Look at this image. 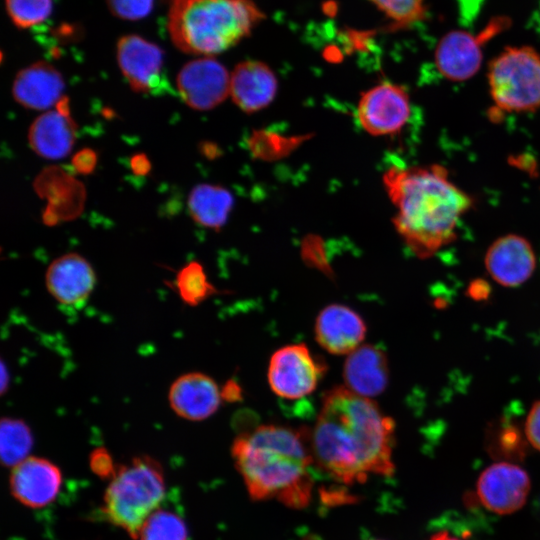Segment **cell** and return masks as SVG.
Segmentation results:
<instances>
[{
  "label": "cell",
  "instance_id": "obj_1",
  "mask_svg": "<svg viewBox=\"0 0 540 540\" xmlns=\"http://www.w3.org/2000/svg\"><path fill=\"white\" fill-rule=\"evenodd\" d=\"M394 420L345 386L328 390L310 432L314 464L344 485L394 473Z\"/></svg>",
  "mask_w": 540,
  "mask_h": 540
},
{
  "label": "cell",
  "instance_id": "obj_2",
  "mask_svg": "<svg viewBox=\"0 0 540 540\" xmlns=\"http://www.w3.org/2000/svg\"><path fill=\"white\" fill-rule=\"evenodd\" d=\"M396 213L395 230L418 258L432 257L457 237L462 217L473 199L457 186L440 164L391 166L383 175Z\"/></svg>",
  "mask_w": 540,
  "mask_h": 540
},
{
  "label": "cell",
  "instance_id": "obj_3",
  "mask_svg": "<svg viewBox=\"0 0 540 540\" xmlns=\"http://www.w3.org/2000/svg\"><path fill=\"white\" fill-rule=\"evenodd\" d=\"M231 452L251 499L308 505L314 459L307 429L263 424L237 436Z\"/></svg>",
  "mask_w": 540,
  "mask_h": 540
},
{
  "label": "cell",
  "instance_id": "obj_4",
  "mask_svg": "<svg viewBox=\"0 0 540 540\" xmlns=\"http://www.w3.org/2000/svg\"><path fill=\"white\" fill-rule=\"evenodd\" d=\"M263 18L253 0H169L167 31L180 51L212 57L247 37Z\"/></svg>",
  "mask_w": 540,
  "mask_h": 540
},
{
  "label": "cell",
  "instance_id": "obj_5",
  "mask_svg": "<svg viewBox=\"0 0 540 540\" xmlns=\"http://www.w3.org/2000/svg\"><path fill=\"white\" fill-rule=\"evenodd\" d=\"M165 495L163 469L142 455L116 468L105 491L103 512L115 526L133 539L157 509Z\"/></svg>",
  "mask_w": 540,
  "mask_h": 540
},
{
  "label": "cell",
  "instance_id": "obj_6",
  "mask_svg": "<svg viewBox=\"0 0 540 540\" xmlns=\"http://www.w3.org/2000/svg\"><path fill=\"white\" fill-rule=\"evenodd\" d=\"M489 94L502 113H525L540 107V54L531 47H508L488 68Z\"/></svg>",
  "mask_w": 540,
  "mask_h": 540
},
{
  "label": "cell",
  "instance_id": "obj_7",
  "mask_svg": "<svg viewBox=\"0 0 540 540\" xmlns=\"http://www.w3.org/2000/svg\"><path fill=\"white\" fill-rule=\"evenodd\" d=\"M327 367L304 343L283 346L269 361L267 379L272 392L287 400L310 395Z\"/></svg>",
  "mask_w": 540,
  "mask_h": 540
},
{
  "label": "cell",
  "instance_id": "obj_8",
  "mask_svg": "<svg viewBox=\"0 0 540 540\" xmlns=\"http://www.w3.org/2000/svg\"><path fill=\"white\" fill-rule=\"evenodd\" d=\"M507 20L497 18L478 34L452 31L439 42L435 51V64L448 80L461 82L473 77L479 70L484 44L498 34Z\"/></svg>",
  "mask_w": 540,
  "mask_h": 540
},
{
  "label": "cell",
  "instance_id": "obj_9",
  "mask_svg": "<svg viewBox=\"0 0 540 540\" xmlns=\"http://www.w3.org/2000/svg\"><path fill=\"white\" fill-rule=\"evenodd\" d=\"M411 114V102L404 87L380 83L363 92L357 105L361 127L373 136L393 135L402 130Z\"/></svg>",
  "mask_w": 540,
  "mask_h": 540
},
{
  "label": "cell",
  "instance_id": "obj_10",
  "mask_svg": "<svg viewBox=\"0 0 540 540\" xmlns=\"http://www.w3.org/2000/svg\"><path fill=\"white\" fill-rule=\"evenodd\" d=\"M530 489L528 473L519 465L505 461L485 468L476 483L480 503L498 515L520 510L527 501Z\"/></svg>",
  "mask_w": 540,
  "mask_h": 540
},
{
  "label": "cell",
  "instance_id": "obj_11",
  "mask_svg": "<svg viewBox=\"0 0 540 540\" xmlns=\"http://www.w3.org/2000/svg\"><path fill=\"white\" fill-rule=\"evenodd\" d=\"M226 67L210 56L187 62L178 72L176 87L181 99L192 109L210 110L230 95Z\"/></svg>",
  "mask_w": 540,
  "mask_h": 540
},
{
  "label": "cell",
  "instance_id": "obj_12",
  "mask_svg": "<svg viewBox=\"0 0 540 540\" xmlns=\"http://www.w3.org/2000/svg\"><path fill=\"white\" fill-rule=\"evenodd\" d=\"M116 58L133 91L153 93L163 85L164 55L155 43L136 34L124 35L117 42Z\"/></svg>",
  "mask_w": 540,
  "mask_h": 540
},
{
  "label": "cell",
  "instance_id": "obj_13",
  "mask_svg": "<svg viewBox=\"0 0 540 540\" xmlns=\"http://www.w3.org/2000/svg\"><path fill=\"white\" fill-rule=\"evenodd\" d=\"M484 264L496 283L504 287H517L534 273L536 255L528 239L518 234H506L489 246Z\"/></svg>",
  "mask_w": 540,
  "mask_h": 540
},
{
  "label": "cell",
  "instance_id": "obj_14",
  "mask_svg": "<svg viewBox=\"0 0 540 540\" xmlns=\"http://www.w3.org/2000/svg\"><path fill=\"white\" fill-rule=\"evenodd\" d=\"M9 483L16 500L30 508H41L58 495L62 474L51 461L29 456L12 468Z\"/></svg>",
  "mask_w": 540,
  "mask_h": 540
},
{
  "label": "cell",
  "instance_id": "obj_15",
  "mask_svg": "<svg viewBox=\"0 0 540 540\" xmlns=\"http://www.w3.org/2000/svg\"><path fill=\"white\" fill-rule=\"evenodd\" d=\"M367 332L363 318L352 308L334 303L318 314L314 335L317 343L330 354L348 355L361 346Z\"/></svg>",
  "mask_w": 540,
  "mask_h": 540
},
{
  "label": "cell",
  "instance_id": "obj_16",
  "mask_svg": "<svg viewBox=\"0 0 540 540\" xmlns=\"http://www.w3.org/2000/svg\"><path fill=\"white\" fill-rule=\"evenodd\" d=\"M49 294L60 304L77 306L85 302L96 285L91 264L77 253H68L53 260L45 274Z\"/></svg>",
  "mask_w": 540,
  "mask_h": 540
},
{
  "label": "cell",
  "instance_id": "obj_17",
  "mask_svg": "<svg viewBox=\"0 0 540 540\" xmlns=\"http://www.w3.org/2000/svg\"><path fill=\"white\" fill-rule=\"evenodd\" d=\"M222 400L221 389L209 375L189 372L179 376L170 386L168 401L181 418L202 421L212 416Z\"/></svg>",
  "mask_w": 540,
  "mask_h": 540
},
{
  "label": "cell",
  "instance_id": "obj_18",
  "mask_svg": "<svg viewBox=\"0 0 540 540\" xmlns=\"http://www.w3.org/2000/svg\"><path fill=\"white\" fill-rule=\"evenodd\" d=\"M278 88L276 75L271 68L257 60L237 64L231 73L230 96L246 113H254L267 107Z\"/></svg>",
  "mask_w": 540,
  "mask_h": 540
},
{
  "label": "cell",
  "instance_id": "obj_19",
  "mask_svg": "<svg viewBox=\"0 0 540 540\" xmlns=\"http://www.w3.org/2000/svg\"><path fill=\"white\" fill-rule=\"evenodd\" d=\"M65 82L61 73L46 61H37L20 70L12 85L17 103L33 110H47L62 99Z\"/></svg>",
  "mask_w": 540,
  "mask_h": 540
},
{
  "label": "cell",
  "instance_id": "obj_20",
  "mask_svg": "<svg viewBox=\"0 0 540 540\" xmlns=\"http://www.w3.org/2000/svg\"><path fill=\"white\" fill-rule=\"evenodd\" d=\"M345 387L372 398L380 395L389 382V364L385 351L372 344L359 346L347 355L343 368Z\"/></svg>",
  "mask_w": 540,
  "mask_h": 540
},
{
  "label": "cell",
  "instance_id": "obj_21",
  "mask_svg": "<svg viewBox=\"0 0 540 540\" xmlns=\"http://www.w3.org/2000/svg\"><path fill=\"white\" fill-rule=\"evenodd\" d=\"M76 124L70 115L49 110L37 117L28 131V142L39 156L57 160L66 157L75 142Z\"/></svg>",
  "mask_w": 540,
  "mask_h": 540
},
{
  "label": "cell",
  "instance_id": "obj_22",
  "mask_svg": "<svg viewBox=\"0 0 540 540\" xmlns=\"http://www.w3.org/2000/svg\"><path fill=\"white\" fill-rule=\"evenodd\" d=\"M232 206V194L217 185H197L188 197V209L192 219L202 227L214 230L225 224Z\"/></svg>",
  "mask_w": 540,
  "mask_h": 540
},
{
  "label": "cell",
  "instance_id": "obj_23",
  "mask_svg": "<svg viewBox=\"0 0 540 540\" xmlns=\"http://www.w3.org/2000/svg\"><path fill=\"white\" fill-rule=\"evenodd\" d=\"M33 446L30 427L21 419L2 418L0 425V454L2 464L14 467L27 457Z\"/></svg>",
  "mask_w": 540,
  "mask_h": 540
},
{
  "label": "cell",
  "instance_id": "obj_24",
  "mask_svg": "<svg viewBox=\"0 0 540 540\" xmlns=\"http://www.w3.org/2000/svg\"><path fill=\"white\" fill-rule=\"evenodd\" d=\"M174 285L181 300L189 306H198L218 292L197 261L187 263L178 271Z\"/></svg>",
  "mask_w": 540,
  "mask_h": 540
},
{
  "label": "cell",
  "instance_id": "obj_25",
  "mask_svg": "<svg viewBox=\"0 0 540 540\" xmlns=\"http://www.w3.org/2000/svg\"><path fill=\"white\" fill-rule=\"evenodd\" d=\"M139 540H187V527L177 514L157 509L143 524Z\"/></svg>",
  "mask_w": 540,
  "mask_h": 540
},
{
  "label": "cell",
  "instance_id": "obj_26",
  "mask_svg": "<svg viewBox=\"0 0 540 540\" xmlns=\"http://www.w3.org/2000/svg\"><path fill=\"white\" fill-rule=\"evenodd\" d=\"M5 8L17 28L28 29L43 23L51 15L53 0H5Z\"/></svg>",
  "mask_w": 540,
  "mask_h": 540
},
{
  "label": "cell",
  "instance_id": "obj_27",
  "mask_svg": "<svg viewBox=\"0 0 540 540\" xmlns=\"http://www.w3.org/2000/svg\"><path fill=\"white\" fill-rule=\"evenodd\" d=\"M398 26L410 25L424 16V0H370Z\"/></svg>",
  "mask_w": 540,
  "mask_h": 540
},
{
  "label": "cell",
  "instance_id": "obj_28",
  "mask_svg": "<svg viewBox=\"0 0 540 540\" xmlns=\"http://www.w3.org/2000/svg\"><path fill=\"white\" fill-rule=\"evenodd\" d=\"M110 12L122 20L136 21L147 17L154 0H106Z\"/></svg>",
  "mask_w": 540,
  "mask_h": 540
},
{
  "label": "cell",
  "instance_id": "obj_29",
  "mask_svg": "<svg viewBox=\"0 0 540 540\" xmlns=\"http://www.w3.org/2000/svg\"><path fill=\"white\" fill-rule=\"evenodd\" d=\"M89 464L92 471L102 478H112L117 468L113 464L110 453L102 447L95 449L90 454Z\"/></svg>",
  "mask_w": 540,
  "mask_h": 540
},
{
  "label": "cell",
  "instance_id": "obj_30",
  "mask_svg": "<svg viewBox=\"0 0 540 540\" xmlns=\"http://www.w3.org/2000/svg\"><path fill=\"white\" fill-rule=\"evenodd\" d=\"M524 433L528 443L540 452V400L536 401L528 412Z\"/></svg>",
  "mask_w": 540,
  "mask_h": 540
},
{
  "label": "cell",
  "instance_id": "obj_31",
  "mask_svg": "<svg viewBox=\"0 0 540 540\" xmlns=\"http://www.w3.org/2000/svg\"><path fill=\"white\" fill-rule=\"evenodd\" d=\"M96 163V153L89 148L78 151L72 158V166L74 170L80 174H89L93 172Z\"/></svg>",
  "mask_w": 540,
  "mask_h": 540
},
{
  "label": "cell",
  "instance_id": "obj_32",
  "mask_svg": "<svg viewBox=\"0 0 540 540\" xmlns=\"http://www.w3.org/2000/svg\"><path fill=\"white\" fill-rule=\"evenodd\" d=\"M130 166L137 175H145L151 169V164L144 154H136L131 158Z\"/></svg>",
  "mask_w": 540,
  "mask_h": 540
},
{
  "label": "cell",
  "instance_id": "obj_33",
  "mask_svg": "<svg viewBox=\"0 0 540 540\" xmlns=\"http://www.w3.org/2000/svg\"><path fill=\"white\" fill-rule=\"evenodd\" d=\"M221 394H222V399H224L225 401H230V402L238 400L241 395L239 386L233 381H228L225 384V386L221 390Z\"/></svg>",
  "mask_w": 540,
  "mask_h": 540
},
{
  "label": "cell",
  "instance_id": "obj_34",
  "mask_svg": "<svg viewBox=\"0 0 540 540\" xmlns=\"http://www.w3.org/2000/svg\"><path fill=\"white\" fill-rule=\"evenodd\" d=\"M480 282L481 280H478L477 282H473L471 287H470V293H471V297L473 298H476V299H481L483 297H486L487 295V287H486V283L483 282L481 287H480Z\"/></svg>",
  "mask_w": 540,
  "mask_h": 540
},
{
  "label": "cell",
  "instance_id": "obj_35",
  "mask_svg": "<svg viewBox=\"0 0 540 540\" xmlns=\"http://www.w3.org/2000/svg\"><path fill=\"white\" fill-rule=\"evenodd\" d=\"M429 540H460L456 537L451 536L448 532H438L431 536Z\"/></svg>",
  "mask_w": 540,
  "mask_h": 540
},
{
  "label": "cell",
  "instance_id": "obj_36",
  "mask_svg": "<svg viewBox=\"0 0 540 540\" xmlns=\"http://www.w3.org/2000/svg\"><path fill=\"white\" fill-rule=\"evenodd\" d=\"M1 375H2L1 391H2V394H3L5 392V389L7 388L8 381H9V380H7L8 373H7L6 369H5L4 363H2Z\"/></svg>",
  "mask_w": 540,
  "mask_h": 540
}]
</instances>
